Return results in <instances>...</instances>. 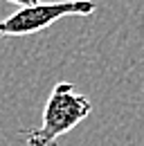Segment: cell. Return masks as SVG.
Instances as JSON below:
<instances>
[{"instance_id": "cell-2", "label": "cell", "mask_w": 144, "mask_h": 146, "mask_svg": "<svg viewBox=\"0 0 144 146\" xmlns=\"http://www.w3.org/2000/svg\"><path fill=\"white\" fill-rule=\"evenodd\" d=\"M95 9V0H56L25 5L11 16L0 20V40L9 36H32L65 16H90Z\"/></svg>"}, {"instance_id": "cell-3", "label": "cell", "mask_w": 144, "mask_h": 146, "mask_svg": "<svg viewBox=\"0 0 144 146\" xmlns=\"http://www.w3.org/2000/svg\"><path fill=\"white\" fill-rule=\"evenodd\" d=\"M9 2H14L18 7H25V5H34V2H41V0H9Z\"/></svg>"}, {"instance_id": "cell-1", "label": "cell", "mask_w": 144, "mask_h": 146, "mask_svg": "<svg viewBox=\"0 0 144 146\" xmlns=\"http://www.w3.org/2000/svg\"><path fill=\"white\" fill-rule=\"evenodd\" d=\"M92 110L88 97L79 94L70 81H59L43 108V124L34 130H23L27 146H56V139L79 126Z\"/></svg>"}]
</instances>
